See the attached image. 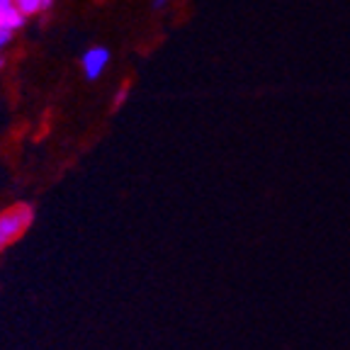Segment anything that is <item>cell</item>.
<instances>
[{
	"mask_svg": "<svg viewBox=\"0 0 350 350\" xmlns=\"http://www.w3.org/2000/svg\"><path fill=\"white\" fill-rule=\"evenodd\" d=\"M107 64H109V49L103 46V44H95V46L83 51L81 56V71L88 81H98L107 71Z\"/></svg>",
	"mask_w": 350,
	"mask_h": 350,
	"instance_id": "2",
	"label": "cell"
},
{
	"mask_svg": "<svg viewBox=\"0 0 350 350\" xmlns=\"http://www.w3.org/2000/svg\"><path fill=\"white\" fill-rule=\"evenodd\" d=\"M10 39H12L10 29H3V27H0V68H3V64H5V59H3V51H5V46L10 44Z\"/></svg>",
	"mask_w": 350,
	"mask_h": 350,
	"instance_id": "5",
	"label": "cell"
},
{
	"mask_svg": "<svg viewBox=\"0 0 350 350\" xmlns=\"http://www.w3.org/2000/svg\"><path fill=\"white\" fill-rule=\"evenodd\" d=\"M124 98H126V90H122V93L117 95V105H122V100H124Z\"/></svg>",
	"mask_w": 350,
	"mask_h": 350,
	"instance_id": "7",
	"label": "cell"
},
{
	"mask_svg": "<svg viewBox=\"0 0 350 350\" xmlns=\"http://www.w3.org/2000/svg\"><path fill=\"white\" fill-rule=\"evenodd\" d=\"M168 3H170V0H153V8H156V10H161V8H165Z\"/></svg>",
	"mask_w": 350,
	"mask_h": 350,
	"instance_id": "6",
	"label": "cell"
},
{
	"mask_svg": "<svg viewBox=\"0 0 350 350\" xmlns=\"http://www.w3.org/2000/svg\"><path fill=\"white\" fill-rule=\"evenodd\" d=\"M44 3H46V8H51V5H54V0H44Z\"/></svg>",
	"mask_w": 350,
	"mask_h": 350,
	"instance_id": "8",
	"label": "cell"
},
{
	"mask_svg": "<svg viewBox=\"0 0 350 350\" xmlns=\"http://www.w3.org/2000/svg\"><path fill=\"white\" fill-rule=\"evenodd\" d=\"M34 221V209L29 204H15V207L5 209L0 214V251L22 239V234L32 226Z\"/></svg>",
	"mask_w": 350,
	"mask_h": 350,
	"instance_id": "1",
	"label": "cell"
},
{
	"mask_svg": "<svg viewBox=\"0 0 350 350\" xmlns=\"http://www.w3.org/2000/svg\"><path fill=\"white\" fill-rule=\"evenodd\" d=\"M25 20H27V17L17 10L15 0H0V27L17 32V29L25 25Z\"/></svg>",
	"mask_w": 350,
	"mask_h": 350,
	"instance_id": "3",
	"label": "cell"
},
{
	"mask_svg": "<svg viewBox=\"0 0 350 350\" xmlns=\"http://www.w3.org/2000/svg\"><path fill=\"white\" fill-rule=\"evenodd\" d=\"M15 5L25 17L39 15L42 10H46V3H44V0H15Z\"/></svg>",
	"mask_w": 350,
	"mask_h": 350,
	"instance_id": "4",
	"label": "cell"
}]
</instances>
